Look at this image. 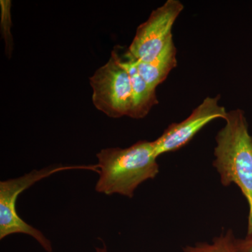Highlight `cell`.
<instances>
[{"label": "cell", "instance_id": "cell-3", "mask_svg": "<svg viewBox=\"0 0 252 252\" xmlns=\"http://www.w3.org/2000/svg\"><path fill=\"white\" fill-rule=\"evenodd\" d=\"M69 169L94 170V166L45 167L40 170H32L17 178L0 182V240L10 235L22 233L32 237L46 252H53L52 245L49 239L18 215L16 201L20 194L36 182L56 172Z\"/></svg>", "mask_w": 252, "mask_h": 252}, {"label": "cell", "instance_id": "cell-8", "mask_svg": "<svg viewBox=\"0 0 252 252\" xmlns=\"http://www.w3.org/2000/svg\"><path fill=\"white\" fill-rule=\"evenodd\" d=\"M135 64L141 77L150 87L157 89V86L162 84L172 69L177 67V49L173 39L156 59L149 62L135 61Z\"/></svg>", "mask_w": 252, "mask_h": 252}, {"label": "cell", "instance_id": "cell-10", "mask_svg": "<svg viewBox=\"0 0 252 252\" xmlns=\"http://www.w3.org/2000/svg\"><path fill=\"white\" fill-rule=\"evenodd\" d=\"M235 252H252V233L245 238L235 239Z\"/></svg>", "mask_w": 252, "mask_h": 252}, {"label": "cell", "instance_id": "cell-1", "mask_svg": "<svg viewBox=\"0 0 252 252\" xmlns=\"http://www.w3.org/2000/svg\"><path fill=\"white\" fill-rule=\"evenodd\" d=\"M225 124L216 136L213 166L224 187L235 184L248 200V234L252 233V137L245 112L233 109L227 114Z\"/></svg>", "mask_w": 252, "mask_h": 252}, {"label": "cell", "instance_id": "cell-7", "mask_svg": "<svg viewBox=\"0 0 252 252\" xmlns=\"http://www.w3.org/2000/svg\"><path fill=\"white\" fill-rule=\"evenodd\" d=\"M119 56L122 64L130 75L132 86V107L129 117L136 119H143L152 107L158 104L156 89L150 87L141 77L136 67L135 59L127 51L123 56L119 54Z\"/></svg>", "mask_w": 252, "mask_h": 252}, {"label": "cell", "instance_id": "cell-11", "mask_svg": "<svg viewBox=\"0 0 252 252\" xmlns=\"http://www.w3.org/2000/svg\"><path fill=\"white\" fill-rule=\"evenodd\" d=\"M95 252H108V250H107V245H105V243H104V242L103 245H102V248H95Z\"/></svg>", "mask_w": 252, "mask_h": 252}, {"label": "cell", "instance_id": "cell-5", "mask_svg": "<svg viewBox=\"0 0 252 252\" xmlns=\"http://www.w3.org/2000/svg\"><path fill=\"white\" fill-rule=\"evenodd\" d=\"M184 5L179 0H167L154 10L147 21L137 28L127 52L135 61L149 62L157 57L172 40L174 23Z\"/></svg>", "mask_w": 252, "mask_h": 252}, {"label": "cell", "instance_id": "cell-2", "mask_svg": "<svg viewBox=\"0 0 252 252\" xmlns=\"http://www.w3.org/2000/svg\"><path fill=\"white\" fill-rule=\"evenodd\" d=\"M96 191L132 198L137 187L159 172L153 142L142 140L126 149L108 148L97 154Z\"/></svg>", "mask_w": 252, "mask_h": 252}, {"label": "cell", "instance_id": "cell-6", "mask_svg": "<svg viewBox=\"0 0 252 252\" xmlns=\"http://www.w3.org/2000/svg\"><path fill=\"white\" fill-rule=\"evenodd\" d=\"M220 99V95L206 97L193 109L188 118L169 126L163 133L153 142L157 157L185 147L212 121L217 119L225 120L228 112L224 107L219 104Z\"/></svg>", "mask_w": 252, "mask_h": 252}, {"label": "cell", "instance_id": "cell-9", "mask_svg": "<svg viewBox=\"0 0 252 252\" xmlns=\"http://www.w3.org/2000/svg\"><path fill=\"white\" fill-rule=\"evenodd\" d=\"M235 238L233 231L228 230L212 240V243H199L187 246L183 252H235Z\"/></svg>", "mask_w": 252, "mask_h": 252}, {"label": "cell", "instance_id": "cell-4", "mask_svg": "<svg viewBox=\"0 0 252 252\" xmlns=\"http://www.w3.org/2000/svg\"><path fill=\"white\" fill-rule=\"evenodd\" d=\"M94 107L111 118L130 115L132 86L130 75L114 49L108 62L90 78Z\"/></svg>", "mask_w": 252, "mask_h": 252}]
</instances>
